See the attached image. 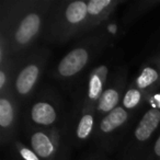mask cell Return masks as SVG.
<instances>
[{"label":"cell","mask_w":160,"mask_h":160,"mask_svg":"<svg viewBox=\"0 0 160 160\" xmlns=\"http://www.w3.org/2000/svg\"><path fill=\"white\" fill-rule=\"evenodd\" d=\"M46 16V8L34 6L27 9L17 20L12 29L10 43L13 52H20L29 47L40 34Z\"/></svg>","instance_id":"6da1fadb"},{"label":"cell","mask_w":160,"mask_h":160,"mask_svg":"<svg viewBox=\"0 0 160 160\" xmlns=\"http://www.w3.org/2000/svg\"><path fill=\"white\" fill-rule=\"evenodd\" d=\"M58 17L53 34L58 40H64L79 32L80 28H88V2L77 0L67 3Z\"/></svg>","instance_id":"7a4b0ae2"},{"label":"cell","mask_w":160,"mask_h":160,"mask_svg":"<svg viewBox=\"0 0 160 160\" xmlns=\"http://www.w3.org/2000/svg\"><path fill=\"white\" fill-rule=\"evenodd\" d=\"M91 51L86 46H78L71 49L60 59L57 66V73L62 78H71L82 70L88 65Z\"/></svg>","instance_id":"3957f363"},{"label":"cell","mask_w":160,"mask_h":160,"mask_svg":"<svg viewBox=\"0 0 160 160\" xmlns=\"http://www.w3.org/2000/svg\"><path fill=\"white\" fill-rule=\"evenodd\" d=\"M42 66L43 62L38 58L31 60L20 69L14 80V91L19 97L25 98L33 91L40 79Z\"/></svg>","instance_id":"277c9868"},{"label":"cell","mask_w":160,"mask_h":160,"mask_svg":"<svg viewBox=\"0 0 160 160\" xmlns=\"http://www.w3.org/2000/svg\"><path fill=\"white\" fill-rule=\"evenodd\" d=\"M31 149L43 160H49L56 155L58 137L52 132L35 131L30 137Z\"/></svg>","instance_id":"5b68a950"},{"label":"cell","mask_w":160,"mask_h":160,"mask_svg":"<svg viewBox=\"0 0 160 160\" xmlns=\"http://www.w3.org/2000/svg\"><path fill=\"white\" fill-rule=\"evenodd\" d=\"M57 115L56 108L48 101H36L30 109L31 121L40 126H49L55 124L57 121Z\"/></svg>","instance_id":"8992f818"},{"label":"cell","mask_w":160,"mask_h":160,"mask_svg":"<svg viewBox=\"0 0 160 160\" xmlns=\"http://www.w3.org/2000/svg\"><path fill=\"white\" fill-rule=\"evenodd\" d=\"M160 124V110L150 109L140 118L134 132L135 139L138 142H145L151 137Z\"/></svg>","instance_id":"52a82bcc"},{"label":"cell","mask_w":160,"mask_h":160,"mask_svg":"<svg viewBox=\"0 0 160 160\" xmlns=\"http://www.w3.org/2000/svg\"><path fill=\"white\" fill-rule=\"evenodd\" d=\"M128 120V112L123 107H116L114 110L105 114L100 121V132L102 134H111L120 128Z\"/></svg>","instance_id":"ba28073f"},{"label":"cell","mask_w":160,"mask_h":160,"mask_svg":"<svg viewBox=\"0 0 160 160\" xmlns=\"http://www.w3.org/2000/svg\"><path fill=\"white\" fill-rule=\"evenodd\" d=\"M16 122V105L10 98L6 93L1 94L0 98V127L2 134L10 133Z\"/></svg>","instance_id":"9c48e42d"},{"label":"cell","mask_w":160,"mask_h":160,"mask_svg":"<svg viewBox=\"0 0 160 160\" xmlns=\"http://www.w3.org/2000/svg\"><path fill=\"white\" fill-rule=\"evenodd\" d=\"M118 101H120V92L115 88L105 89L99 98L98 103H97L98 111L100 113L108 114L118 107Z\"/></svg>","instance_id":"30bf717a"},{"label":"cell","mask_w":160,"mask_h":160,"mask_svg":"<svg viewBox=\"0 0 160 160\" xmlns=\"http://www.w3.org/2000/svg\"><path fill=\"white\" fill-rule=\"evenodd\" d=\"M160 80V71L152 66H147L142 70L136 79V86L138 89L147 90L158 83Z\"/></svg>","instance_id":"8fae6325"},{"label":"cell","mask_w":160,"mask_h":160,"mask_svg":"<svg viewBox=\"0 0 160 160\" xmlns=\"http://www.w3.org/2000/svg\"><path fill=\"white\" fill-rule=\"evenodd\" d=\"M94 126V115L92 110H88L83 113V115L80 118L79 122L76 129L77 138L80 140H85L91 135Z\"/></svg>","instance_id":"7c38bea8"},{"label":"cell","mask_w":160,"mask_h":160,"mask_svg":"<svg viewBox=\"0 0 160 160\" xmlns=\"http://www.w3.org/2000/svg\"><path fill=\"white\" fill-rule=\"evenodd\" d=\"M115 2L112 0H90L88 2V14L89 18H96L98 20L103 19Z\"/></svg>","instance_id":"4fadbf2b"},{"label":"cell","mask_w":160,"mask_h":160,"mask_svg":"<svg viewBox=\"0 0 160 160\" xmlns=\"http://www.w3.org/2000/svg\"><path fill=\"white\" fill-rule=\"evenodd\" d=\"M102 70H98L94 73H92L91 79H90L89 82V93H88V97L91 100H99V98L101 97L102 92L104 90H102L103 88V73L101 72Z\"/></svg>","instance_id":"5bb4252c"},{"label":"cell","mask_w":160,"mask_h":160,"mask_svg":"<svg viewBox=\"0 0 160 160\" xmlns=\"http://www.w3.org/2000/svg\"><path fill=\"white\" fill-rule=\"evenodd\" d=\"M142 99V92L140 89L129 88L123 97V108L125 110H133L140 103Z\"/></svg>","instance_id":"9a60e30c"},{"label":"cell","mask_w":160,"mask_h":160,"mask_svg":"<svg viewBox=\"0 0 160 160\" xmlns=\"http://www.w3.org/2000/svg\"><path fill=\"white\" fill-rule=\"evenodd\" d=\"M18 149H19V153H20L21 158L23 160H41V158L31 148H28V147L22 146V145H19Z\"/></svg>","instance_id":"2e32d148"},{"label":"cell","mask_w":160,"mask_h":160,"mask_svg":"<svg viewBox=\"0 0 160 160\" xmlns=\"http://www.w3.org/2000/svg\"><path fill=\"white\" fill-rule=\"evenodd\" d=\"M8 83H9L8 72L5 67H1V69H0V90H1V93H5Z\"/></svg>","instance_id":"e0dca14e"},{"label":"cell","mask_w":160,"mask_h":160,"mask_svg":"<svg viewBox=\"0 0 160 160\" xmlns=\"http://www.w3.org/2000/svg\"><path fill=\"white\" fill-rule=\"evenodd\" d=\"M153 155L157 159H160V135L158 136L155 145H153Z\"/></svg>","instance_id":"ac0fdd59"}]
</instances>
